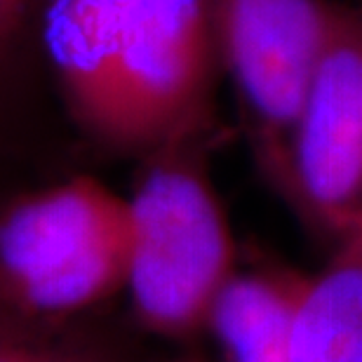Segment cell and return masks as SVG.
<instances>
[{
	"label": "cell",
	"instance_id": "1",
	"mask_svg": "<svg viewBox=\"0 0 362 362\" xmlns=\"http://www.w3.org/2000/svg\"><path fill=\"white\" fill-rule=\"evenodd\" d=\"M40 52L85 165L214 139L223 66L205 0H47Z\"/></svg>",
	"mask_w": 362,
	"mask_h": 362
},
{
	"label": "cell",
	"instance_id": "2",
	"mask_svg": "<svg viewBox=\"0 0 362 362\" xmlns=\"http://www.w3.org/2000/svg\"><path fill=\"white\" fill-rule=\"evenodd\" d=\"M129 207L88 168L28 184L0 205V317L31 329L99 320L125 292Z\"/></svg>",
	"mask_w": 362,
	"mask_h": 362
},
{
	"label": "cell",
	"instance_id": "3",
	"mask_svg": "<svg viewBox=\"0 0 362 362\" xmlns=\"http://www.w3.org/2000/svg\"><path fill=\"white\" fill-rule=\"evenodd\" d=\"M214 139L175 144L139 160L129 207L125 294L144 334H207L223 287L240 269L228 214L207 168Z\"/></svg>",
	"mask_w": 362,
	"mask_h": 362
},
{
	"label": "cell",
	"instance_id": "4",
	"mask_svg": "<svg viewBox=\"0 0 362 362\" xmlns=\"http://www.w3.org/2000/svg\"><path fill=\"white\" fill-rule=\"evenodd\" d=\"M275 188L334 243L362 219V5L329 0Z\"/></svg>",
	"mask_w": 362,
	"mask_h": 362
},
{
	"label": "cell",
	"instance_id": "5",
	"mask_svg": "<svg viewBox=\"0 0 362 362\" xmlns=\"http://www.w3.org/2000/svg\"><path fill=\"white\" fill-rule=\"evenodd\" d=\"M205 7L259 168L275 186L325 38L329 0H205Z\"/></svg>",
	"mask_w": 362,
	"mask_h": 362
},
{
	"label": "cell",
	"instance_id": "6",
	"mask_svg": "<svg viewBox=\"0 0 362 362\" xmlns=\"http://www.w3.org/2000/svg\"><path fill=\"white\" fill-rule=\"evenodd\" d=\"M47 0H0V146L57 172L88 168L47 88L40 26Z\"/></svg>",
	"mask_w": 362,
	"mask_h": 362
},
{
	"label": "cell",
	"instance_id": "7",
	"mask_svg": "<svg viewBox=\"0 0 362 362\" xmlns=\"http://www.w3.org/2000/svg\"><path fill=\"white\" fill-rule=\"evenodd\" d=\"M292 362H362V219L303 278L292 315Z\"/></svg>",
	"mask_w": 362,
	"mask_h": 362
},
{
	"label": "cell",
	"instance_id": "8",
	"mask_svg": "<svg viewBox=\"0 0 362 362\" xmlns=\"http://www.w3.org/2000/svg\"><path fill=\"white\" fill-rule=\"evenodd\" d=\"M303 278L275 266L238 269L207 334L223 362H292V315Z\"/></svg>",
	"mask_w": 362,
	"mask_h": 362
},
{
	"label": "cell",
	"instance_id": "9",
	"mask_svg": "<svg viewBox=\"0 0 362 362\" xmlns=\"http://www.w3.org/2000/svg\"><path fill=\"white\" fill-rule=\"evenodd\" d=\"M0 362H129L99 320L69 329H31L0 317Z\"/></svg>",
	"mask_w": 362,
	"mask_h": 362
},
{
	"label": "cell",
	"instance_id": "10",
	"mask_svg": "<svg viewBox=\"0 0 362 362\" xmlns=\"http://www.w3.org/2000/svg\"><path fill=\"white\" fill-rule=\"evenodd\" d=\"M54 175H62V172L47 168V165L33 160V158H28L24 153H17V151L7 146H0V205L12 193H17L19 188Z\"/></svg>",
	"mask_w": 362,
	"mask_h": 362
},
{
	"label": "cell",
	"instance_id": "11",
	"mask_svg": "<svg viewBox=\"0 0 362 362\" xmlns=\"http://www.w3.org/2000/svg\"><path fill=\"white\" fill-rule=\"evenodd\" d=\"M175 362H202L198 358H184V360H175Z\"/></svg>",
	"mask_w": 362,
	"mask_h": 362
},
{
	"label": "cell",
	"instance_id": "12",
	"mask_svg": "<svg viewBox=\"0 0 362 362\" xmlns=\"http://www.w3.org/2000/svg\"><path fill=\"white\" fill-rule=\"evenodd\" d=\"M356 3H360V5H362V0H356Z\"/></svg>",
	"mask_w": 362,
	"mask_h": 362
}]
</instances>
